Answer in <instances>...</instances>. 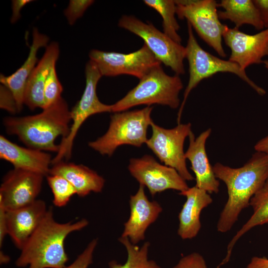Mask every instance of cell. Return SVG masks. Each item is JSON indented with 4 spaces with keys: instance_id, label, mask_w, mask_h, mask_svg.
Listing matches in <instances>:
<instances>
[{
    "instance_id": "d590c367",
    "label": "cell",
    "mask_w": 268,
    "mask_h": 268,
    "mask_svg": "<svg viewBox=\"0 0 268 268\" xmlns=\"http://www.w3.org/2000/svg\"><path fill=\"white\" fill-rule=\"evenodd\" d=\"M247 268H268V259L266 257H253Z\"/></svg>"
},
{
    "instance_id": "d4e9b609",
    "label": "cell",
    "mask_w": 268,
    "mask_h": 268,
    "mask_svg": "<svg viewBox=\"0 0 268 268\" xmlns=\"http://www.w3.org/2000/svg\"><path fill=\"white\" fill-rule=\"evenodd\" d=\"M118 240L126 249L127 260L123 265L116 261H110L109 268H162L154 261L148 260L149 242H144L140 247L133 244L127 237L121 236Z\"/></svg>"
},
{
    "instance_id": "44dd1931",
    "label": "cell",
    "mask_w": 268,
    "mask_h": 268,
    "mask_svg": "<svg viewBox=\"0 0 268 268\" xmlns=\"http://www.w3.org/2000/svg\"><path fill=\"white\" fill-rule=\"evenodd\" d=\"M49 38L41 33L36 27L32 31V42L27 59L14 73L9 76L0 75V82L6 87L13 94L15 100L18 113L23 108L24 96L27 81L38 61L37 53L42 47H47Z\"/></svg>"
},
{
    "instance_id": "603a6c76",
    "label": "cell",
    "mask_w": 268,
    "mask_h": 268,
    "mask_svg": "<svg viewBox=\"0 0 268 268\" xmlns=\"http://www.w3.org/2000/svg\"><path fill=\"white\" fill-rule=\"evenodd\" d=\"M223 8L218 11L219 19L229 20L239 28L244 24H250L257 30L264 28L260 12L252 0H222L218 7Z\"/></svg>"
},
{
    "instance_id": "7402d4cb",
    "label": "cell",
    "mask_w": 268,
    "mask_h": 268,
    "mask_svg": "<svg viewBox=\"0 0 268 268\" xmlns=\"http://www.w3.org/2000/svg\"><path fill=\"white\" fill-rule=\"evenodd\" d=\"M49 175H58L66 179L80 197L91 192H101L105 182L102 176L89 167L63 160L53 164Z\"/></svg>"
},
{
    "instance_id": "f1b7e54d",
    "label": "cell",
    "mask_w": 268,
    "mask_h": 268,
    "mask_svg": "<svg viewBox=\"0 0 268 268\" xmlns=\"http://www.w3.org/2000/svg\"><path fill=\"white\" fill-rule=\"evenodd\" d=\"M94 2L93 0H70L67 8L64 10L69 25H72L80 18L87 9Z\"/></svg>"
},
{
    "instance_id": "4dcf8cb0",
    "label": "cell",
    "mask_w": 268,
    "mask_h": 268,
    "mask_svg": "<svg viewBox=\"0 0 268 268\" xmlns=\"http://www.w3.org/2000/svg\"><path fill=\"white\" fill-rule=\"evenodd\" d=\"M173 268H207L203 257L194 252L182 258Z\"/></svg>"
},
{
    "instance_id": "8992f818",
    "label": "cell",
    "mask_w": 268,
    "mask_h": 268,
    "mask_svg": "<svg viewBox=\"0 0 268 268\" xmlns=\"http://www.w3.org/2000/svg\"><path fill=\"white\" fill-rule=\"evenodd\" d=\"M188 39L186 48V58L189 63V79L184 93L183 100L178 113L177 121L180 124L182 112L191 91L203 79L219 72H230L238 76L259 94L264 95L266 91L254 83L245 70L229 60H224L205 51L199 45L193 33L191 25L187 22Z\"/></svg>"
},
{
    "instance_id": "ba28073f",
    "label": "cell",
    "mask_w": 268,
    "mask_h": 268,
    "mask_svg": "<svg viewBox=\"0 0 268 268\" xmlns=\"http://www.w3.org/2000/svg\"><path fill=\"white\" fill-rule=\"evenodd\" d=\"M118 26L143 39L155 57L161 63L170 67L175 74L185 73L183 62L186 58L185 47L174 41L151 23H144L133 15H123Z\"/></svg>"
},
{
    "instance_id": "2e32d148",
    "label": "cell",
    "mask_w": 268,
    "mask_h": 268,
    "mask_svg": "<svg viewBox=\"0 0 268 268\" xmlns=\"http://www.w3.org/2000/svg\"><path fill=\"white\" fill-rule=\"evenodd\" d=\"M48 209L44 201L37 199L23 207L6 210L7 234L18 249L22 248L37 228Z\"/></svg>"
},
{
    "instance_id": "7c38bea8",
    "label": "cell",
    "mask_w": 268,
    "mask_h": 268,
    "mask_svg": "<svg viewBox=\"0 0 268 268\" xmlns=\"http://www.w3.org/2000/svg\"><path fill=\"white\" fill-rule=\"evenodd\" d=\"M128 169L140 185L148 189L152 197L167 190L181 192L189 188L175 169L160 164L149 155L131 159Z\"/></svg>"
},
{
    "instance_id": "5b68a950",
    "label": "cell",
    "mask_w": 268,
    "mask_h": 268,
    "mask_svg": "<svg viewBox=\"0 0 268 268\" xmlns=\"http://www.w3.org/2000/svg\"><path fill=\"white\" fill-rule=\"evenodd\" d=\"M153 107L142 109L114 113L111 116L109 128L88 146L102 155L111 156L120 146L128 144L140 147L147 140V131L152 120Z\"/></svg>"
},
{
    "instance_id": "277c9868",
    "label": "cell",
    "mask_w": 268,
    "mask_h": 268,
    "mask_svg": "<svg viewBox=\"0 0 268 268\" xmlns=\"http://www.w3.org/2000/svg\"><path fill=\"white\" fill-rule=\"evenodd\" d=\"M183 88L179 75H169L161 65L157 66L140 79L137 85L123 98L111 105L112 112L125 111L140 105L150 106L155 104L176 109L180 106L179 95Z\"/></svg>"
},
{
    "instance_id": "5bb4252c",
    "label": "cell",
    "mask_w": 268,
    "mask_h": 268,
    "mask_svg": "<svg viewBox=\"0 0 268 268\" xmlns=\"http://www.w3.org/2000/svg\"><path fill=\"white\" fill-rule=\"evenodd\" d=\"M222 38L231 50L228 60L243 70L252 65L263 63V58L268 56V28L250 35L225 25Z\"/></svg>"
},
{
    "instance_id": "9c48e42d",
    "label": "cell",
    "mask_w": 268,
    "mask_h": 268,
    "mask_svg": "<svg viewBox=\"0 0 268 268\" xmlns=\"http://www.w3.org/2000/svg\"><path fill=\"white\" fill-rule=\"evenodd\" d=\"M176 14L186 19L199 36L221 57L226 54L222 44L225 25L218 15V3L214 0H175Z\"/></svg>"
},
{
    "instance_id": "d6986e66",
    "label": "cell",
    "mask_w": 268,
    "mask_h": 268,
    "mask_svg": "<svg viewBox=\"0 0 268 268\" xmlns=\"http://www.w3.org/2000/svg\"><path fill=\"white\" fill-rule=\"evenodd\" d=\"M59 46L52 42L48 45L45 53L33 69L26 83L24 104L31 110L44 108V90L47 77L56 65L59 56Z\"/></svg>"
},
{
    "instance_id": "e0dca14e",
    "label": "cell",
    "mask_w": 268,
    "mask_h": 268,
    "mask_svg": "<svg viewBox=\"0 0 268 268\" xmlns=\"http://www.w3.org/2000/svg\"><path fill=\"white\" fill-rule=\"evenodd\" d=\"M211 133V130L209 128L195 138L192 131L188 136L189 145L185 156L191 162V169L195 173L196 186L209 194H217L220 183L209 163L205 149L206 141Z\"/></svg>"
},
{
    "instance_id": "8d00e7d4",
    "label": "cell",
    "mask_w": 268,
    "mask_h": 268,
    "mask_svg": "<svg viewBox=\"0 0 268 268\" xmlns=\"http://www.w3.org/2000/svg\"><path fill=\"white\" fill-rule=\"evenodd\" d=\"M254 149L256 151L268 154V135L259 140L255 145Z\"/></svg>"
},
{
    "instance_id": "ac0fdd59",
    "label": "cell",
    "mask_w": 268,
    "mask_h": 268,
    "mask_svg": "<svg viewBox=\"0 0 268 268\" xmlns=\"http://www.w3.org/2000/svg\"><path fill=\"white\" fill-rule=\"evenodd\" d=\"M0 158L11 163L14 168L47 176L52 164L51 155L44 151L20 146L2 135L0 136Z\"/></svg>"
},
{
    "instance_id": "83f0119b",
    "label": "cell",
    "mask_w": 268,
    "mask_h": 268,
    "mask_svg": "<svg viewBox=\"0 0 268 268\" xmlns=\"http://www.w3.org/2000/svg\"><path fill=\"white\" fill-rule=\"evenodd\" d=\"M63 88L58 77L56 65L51 69L46 79L44 90V109L56 103L61 97Z\"/></svg>"
},
{
    "instance_id": "3957f363",
    "label": "cell",
    "mask_w": 268,
    "mask_h": 268,
    "mask_svg": "<svg viewBox=\"0 0 268 268\" xmlns=\"http://www.w3.org/2000/svg\"><path fill=\"white\" fill-rule=\"evenodd\" d=\"M71 122L70 111L62 97L51 106L34 115L6 117L3 124L6 133L16 135L28 147L57 152L56 138L68 134Z\"/></svg>"
},
{
    "instance_id": "8fae6325",
    "label": "cell",
    "mask_w": 268,
    "mask_h": 268,
    "mask_svg": "<svg viewBox=\"0 0 268 268\" xmlns=\"http://www.w3.org/2000/svg\"><path fill=\"white\" fill-rule=\"evenodd\" d=\"M89 57L102 75L106 76L128 74L140 79L153 67L161 65L145 44L139 50L128 54L93 49Z\"/></svg>"
},
{
    "instance_id": "6da1fadb",
    "label": "cell",
    "mask_w": 268,
    "mask_h": 268,
    "mask_svg": "<svg viewBox=\"0 0 268 268\" xmlns=\"http://www.w3.org/2000/svg\"><path fill=\"white\" fill-rule=\"evenodd\" d=\"M217 179L226 186L228 200L217 224L221 233L230 230L241 212L268 179V154L256 151L242 167L232 168L217 162L212 166Z\"/></svg>"
},
{
    "instance_id": "52a82bcc",
    "label": "cell",
    "mask_w": 268,
    "mask_h": 268,
    "mask_svg": "<svg viewBox=\"0 0 268 268\" xmlns=\"http://www.w3.org/2000/svg\"><path fill=\"white\" fill-rule=\"evenodd\" d=\"M85 87L83 94L70 110L72 124L67 137L62 138L59 149L52 159L54 164L62 161L64 158L69 160L71 155L73 141L77 133L85 120L90 116L105 112H112L111 105L102 103L96 93L97 83L102 76L96 65L89 60L85 68Z\"/></svg>"
},
{
    "instance_id": "cb8c5ba5",
    "label": "cell",
    "mask_w": 268,
    "mask_h": 268,
    "mask_svg": "<svg viewBox=\"0 0 268 268\" xmlns=\"http://www.w3.org/2000/svg\"><path fill=\"white\" fill-rule=\"evenodd\" d=\"M250 206L253 209L252 215L229 242L226 257L218 267L229 261L235 243L244 234L256 226L268 224V179L264 186L251 198Z\"/></svg>"
},
{
    "instance_id": "d6a6232c",
    "label": "cell",
    "mask_w": 268,
    "mask_h": 268,
    "mask_svg": "<svg viewBox=\"0 0 268 268\" xmlns=\"http://www.w3.org/2000/svg\"><path fill=\"white\" fill-rule=\"evenodd\" d=\"M33 1L31 0H12V13L10 19L11 23H15L21 17L20 10L27 3Z\"/></svg>"
},
{
    "instance_id": "484cf974",
    "label": "cell",
    "mask_w": 268,
    "mask_h": 268,
    "mask_svg": "<svg viewBox=\"0 0 268 268\" xmlns=\"http://www.w3.org/2000/svg\"><path fill=\"white\" fill-rule=\"evenodd\" d=\"M144 3L155 9L162 18L163 32L174 41L181 44L182 39L178 34L180 26L175 14L176 5L173 0H144Z\"/></svg>"
},
{
    "instance_id": "e575fe53",
    "label": "cell",
    "mask_w": 268,
    "mask_h": 268,
    "mask_svg": "<svg viewBox=\"0 0 268 268\" xmlns=\"http://www.w3.org/2000/svg\"><path fill=\"white\" fill-rule=\"evenodd\" d=\"M7 234V229L6 220V210L3 205L0 202V247L2 246L4 238Z\"/></svg>"
},
{
    "instance_id": "30bf717a",
    "label": "cell",
    "mask_w": 268,
    "mask_h": 268,
    "mask_svg": "<svg viewBox=\"0 0 268 268\" xmlns=\"http://www.w3.org/2000/svg\"><path fill=\"white\" fill-rule=\"evenodd\" d=\"M150 126L152 135L145 144L159 160L165 165L175 169L186 181H192L184 151L185 139L192 132L191 124H179L171 129H164L153 121Z\"/></svg>"
},
{
    "instance_id": "1f68e13d",
    "label": "cell",
    "mask_w": 268,
    "mask_h": 268,
    "mask_svg": "<svg viewBox=\"0 0 268 268\" xmlns=\"http://www.w3.org/2000/svg\"><path fill=\"white\" fill-rule=\"evenodd\" d=\"M0 107L7 112L14 114L18 113L14 97L10 91L4 85L0 86Z\"/></svg>"
},
{
    "instance_id": "f35d334b",
    "label": "cell",
    "mask_w": 268,
    "mask_h": 268,
    "mask_svg": "<svg viewBox=\"0 0 268 268\" xmlns=\"http://www.w3.org/2000/svg\"><path fill=\"white\" fill-rule=\"evenodd\" d=\"M263 63L264 64L265 67L268 69V60L263 61Z\"/></svg>"
},
{
    "instance_id": "74e56055",
    "label": "cell",
    "mask_w": 268,
    "mask_h": 268,
    "mask_svg": "<svg viewBox=\"0 0 268 268\" xmlns=\"http://www.w3.org/2000/svg\"><path fill=\"white\" fill-rule=\"evenodd\" d=\"M0 263L1 264H5L8 263L10 259L6 255H5L2 252L0 251Z\"/></svg>"
},
{
    "instance_id": "4fadbf2b",
    "label": "cell",
    "mask_w": 268,
    "mask_h": 268,
    "mask_svg": "<svg viewBox=\"0 0 268 268\" xmlns=\"http://www.w3.org/2000/svg\"><path fill=\"white\" fill-rule=\"evenodd\" d=\"M43 175L13 168L3 177L0 187V202L5 210L27 205L35 200L42 187Z\"/></svg>"
},
{
    "instance_id": "f546056e",
    "label": "cell",
    "mask_w": 268,
    "mask_h": 268,
    "mask_svg": "<svg viewBox=\"0 0 268 268\" xmlns=\"http://www.w3.org/2000/svg\"><path fill=\"white\" fill-rule=\"evenodd\" d=\"M97 244V238L91 241L75 261L65 268H88L93 262V253Z\"/></svg>"
},
{
    "instance_id": "7a4b0ae2",
    "label": "cell",
    "mask_w": 268,
    "mask_h": 268,
    "mask_svg": "<svg viewBox=\"0 0 268 268\" xmlns=\"http://www.w3.org/2000/svg\"><path fill=\"white\" fill-rule=\"evenodd\" d=\"M88 224L81 219L75 222H57L52 207L47 212L34 233L28 238L15 261L17 267L28 268H65L68 257L64 242L71 232L79 231Z\"/></svg>"
},
{
    "instance_id": "ffe728a7",
    "label": "cell",
    "mask_w": 268,
    "mask_h": 268,
    "mask_svg": "<svg viewBox=\"0 0 268 268\" xmlns=\"http://www.w3.org/2000/svg\"><path fill=\"white\" fill-rule=\"evenodd\" d=\"M186 198L179 213L178 235L184 240L195 238L201 228L200 214L203 209L212 203V199L206 191L196 186L180 192Z\"/></svg>"
},
{
    "instance_id": "9a60e30c",
    "label": "cell",
    "mask_w": 268,
    "mask_h": 268,
    "mask_svg": "<svg viewBox=\"0 0 268 268\" xmlns=\"http://www.w3.org/2000/svg\"><path fill=\"white\" fill-rule=\"evenodd\" d=\"M130 214L124 223L122 237H127L134 245L145 239L147 228L158 218L162 207L156 201H150L140 185L137 192L130 196Z\"/></svg>"
},
{
    "instance_id": "836d02e7",
    "label": "cell",
    "mask_w": 268,
    "mask_h": 268,
    "mask_svg": "<svg viewBox=\"0 0 268 268\" xmlns=\"http://www.w3.org/2000/svg\"><path fill=\"white\" fill-rule=\"evenodd\" d=\"M254 3L258 8L264 27L268 28V0H254Z\"/></svg>"
},
{
    "instance_id": "4316f807",
    "label": "cell",
    "mask_w": 268,
    "mask_h": 268,
    "mask_svg": "<svg viewBox=\"0 0 268 268\" xmlns=\"http://www.w3.org/2000/svg\"><path fill=\"white\" fill-rule=\"evenodd\" d=\"M47 180L53 195V202L58 207L67 204L76 191L72 184L63 177L58 175H48Z\"/></svg>"
}]
</instances>
